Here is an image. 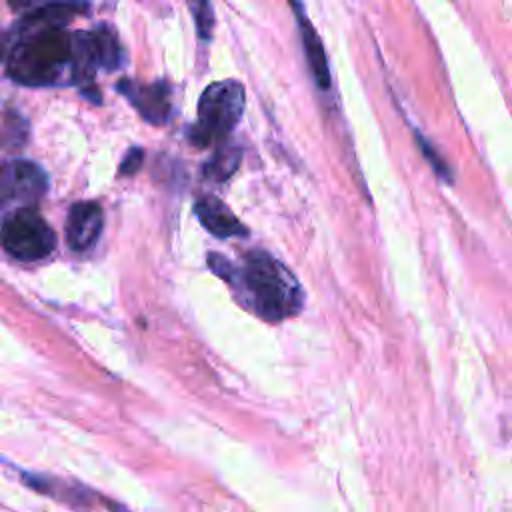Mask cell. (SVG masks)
I'll use <instances>...</instances> for the list:
<instances>
[{
  "label": "cell",
  "instance_id": "1",
  "mask_svg": "<svg viewBox=\"0 0 512 512\" xmlns=\"http://www.w3.org/2000/svg\"><path fill=\"white\" fill-rule=\"evenodd\" d=\"M100 68L94 32L46 28L18 36L8 54V74L24 86H62L92 80Z\"/></svg>",
  "mask_w": 512,
  "mask_h": 512
},
{
  "label": "cell",
  "instance_id": "2",
  "mask_svg": "<svg viewBox=\"0 0 512 512\" xmlns=\"http://www.w3.org/2000/svg\"><path fill=\"white\" fill-rule=\"evenodd\" d=\"M208 268L236 294L238 302L266 322L296 316L304 304V290L290 268L264 250L242 256L240 266L218 252L206 256Z\"/></svg>",
  "mask_w": 512,
  "mask_h": 512
},
{
  "label": "cell",
  "instance_id": "3",
  "mask_svg": "<svg viewBox=\"0 0 512 512\" xmlns=\"http://www.w3.org/2000/svg\"><path fill=\"white\" fill-rule=\"evenodd\" d=\"M246 92L238 80H220L204 88L198 100V120L188 128V140L196 148H208L224 140L240 122Z\"/></svg>",
  "mask_w": 512,
  "mask_h": 512
},
{
  "label": "cell",
  "instance_id": "4",
  "mask_svg": "<svg viewBox=\"0 0 512 512\" xmlns=\"http://www.w3.org/2000/svg\"><path fill=\"white\" fill-rule=\"evenodd\" d=\"M0 242L16 260L34 262L56 248V234L34 208H20L2 222Z\"/></svg>",
  "mask_w": 512,
  "mask_h": 512
},
{
  "label": "cell",
  "instance_id": "5",
  "mask_svg": "<svg viewBox=\"0 0 512 512\" xmlns=\"http://www.w3.org/2000/svg\"><path fill=\"white\" fill-rule=\"evenodd\" d=\"M48 188L46 172L30 160L12 158L0 162V200L4 202H36Z\"/></svg>",
  "mask_w": 512,
  "mask_h": 512
},
{
  "label": "cell",
  "instance_id": "6",
  "mask_svg": "<svg viewBox=\"0 0 512 512\" xmlns=\"http://www.w3.org/2000/svg\"><path fill=\"white\" fill-rule=\"evenodd\" d=\"M116 90L136 108V112L150 124H164L172 114V90L164 82L144 84L122 78Z\"/></svg>",
  "mask_w": 512,
  "mask_h": 512
},
{
  "label": "cell",
  "instance_id": "7",
  "mask_svg": "<svg viewBox=\"0 0 512 512\" xmlns=\"http://www.w3.org/2000/svg\"><path fill=\"white\" fill-rule=\"evenodd\" d=\"M104 228V212L96 202H76L66 218V240L76 252L90 250Z\"/></svg>",
  "mask_w": 512,
  "mask_h": 512
},
{
  "label": "cell",
  "instance_id": "8",
  "mask_svg": "<svg viewBox=\"0 0 512 512\" xmlns=\"http://www.w3.org/2000/svg\"><path fill=\"white\" fill-rule=\"evenodd\" d=\"M20 478H22V484L28 486L30 490L44 494L48 498H54L72 508H90L98 498V494H94L92 490H88L78 482H68L62 478H54L38 472H26V470L20 472Z\"/></svg>",
  "mask_w": 512,
  "mask_h": 512
},
{
  "label": "cell",
  "instance_id": "9",
  "mask_svg": "<svg viewBox=\"0 0 512 512\" xmlns=\"http://www.w3.org/2000/svg\"><path fill=\"white\" fill-rule=\"evenodd\" d=\"M196 218L216 238L248 236V228L236 218V214L216 196H200L194 204Z\"/></svg>",
  "mask_w": 512,
  "mask_h": 512
},
{
  "label": "cell",
  "instance_id": "10",
  "mask_svg": "<svg viewBox=\"0 0 512 512\" xmlns=\"http://www.w3.org/2000/svg\"><path fill=\"white\" fill-rule=\"evenodd\" d=\"M294 14L298 18V26H300V34H302V46L306 50V58H308L310 70L314 74V80L322 90H328L330 88V68H328L326 52L322 48V42H320L316 30L312 28V24L306 18L304 4L294 6Z\"/></svg>",
  "mask_w": 512,
  "mask_h": 512
},
{
  "label": "cell",
  "instance_id": "11",
  "mask_svg": "<svg viewBox=\"0 0 512 512\" xmlns=\"http://www.w3.org/2000/svg\"><path fill=\"white\" fill-rule=\"evenodd\" d=\"M242 160V150L234 144H226L218 148L212 158L204 164L202 176L210 182H226L238 168Z\"/></svg>",
  "mask_w": 512,
  "mask_h": 512
},
{
  "label": "cell",
  "instance_id": "12",
  "mask_svg": "<svg viewBox=\"0 0 512 512\" xmlns=\"http://www.w3.org/2000/svg\"><path fill=\"white\" fill-rule=\"evenodd\" d=\"M188 2H190L194 22H196L198 36L204 40H210L212 28H214V12H212L210 0H188Z\"/></svg>",
  "mask_w": 512,
  "mask_h": 512
},
{
  "label": "cell",
  "instance_id": "13",
  "mask_svg": "<svg viewBox=\"0 0 512 512\" xmlns=\"http://www.w3.org/2000/svg\"><path fill=\"white\" fill-rule=\"evenodd\" d=\"M416 140H418V144H420V148L424 150V156L428 158V162L432 164V168L436 170V174L442 178V180H448V182H452V174H450V168L446 166V162L436 154V150L416 132Z\"/></svg>",
  "mask_w": 512,
  "mask_h": 512
},
{
  "label": "cell",
  "instance_id": "14",
  "mask_svg": "<svg viewBox=\"0 0 512 512\" xmlns=\"http://www.w3.org/2000/svg\"><path fill=\"white\" fill-rule=\"evenodd\" d=\"M142 162H144V152H142L140 148H130V150L126 152L124 160L120 162L118 174H120V176H132V174H136V172L140 170Z\"/></svg>",
  "mask_w": 512,
  "mask_h": 512
},
{
  "label": "cell",
  "instance_id": "15",
  "mask_svg": "<svg viewBox=\"0 0 512 512\" xmlns=\"http://www.w3.org/2000/svg\"><path fill=\"white\" fill-rule=\"evenodd\" d=\"M64 2H74V0H8V4L14 10H28V12L54 6V4H64Z\"/></svg>",
  "mask_w": 512,
  "mask_h": 512
}]
</instances>
